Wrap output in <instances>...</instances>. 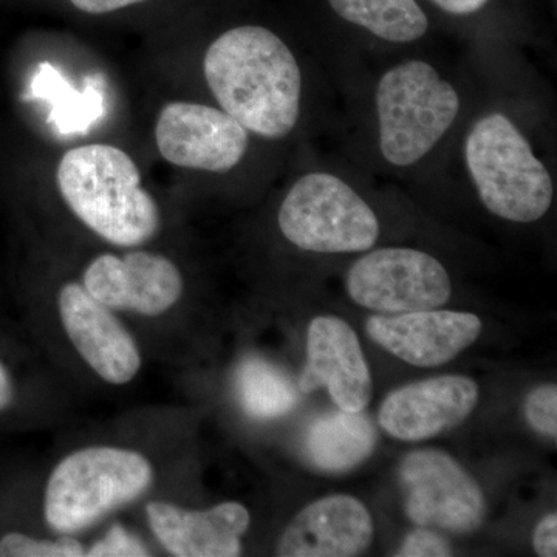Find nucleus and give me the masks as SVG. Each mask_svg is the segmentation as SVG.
Listing matches in <instances>:
<instances>
[{"instance_id":"nucleus-13","label":"nucleus","mask_w":557,"mask_h":557,"mask_svg":"<svg viewBox=\"0 0 557 557\" xmlns=\"http://www.w3.org/2000/svg\"><path fill=\"white\" fill-rule=\"evenodd\" d=\"M327 388L341 410L362 412L372 398V376L357 333L336 317L311 321L307 335V361L299 391L311 394Z\"/></svg>"},{"instance_id":"nucleus-21","label":"nucleus","mask_w":557,"mask_h":557,"mask_svg":"<svg viewBox=\"0 0 557 557\" xmlns=\"http://www.w3.org/2000/svg\"><path fill=\"white\" fill-rule=\"evenodd\" d=\"M2 557H81L86 548L76 539H36L22 533H9L0 539Z\"/></svg>"},{"instance_id":"nucleus-17","label":"nucleus","mask_w":557,"mask_h":557,"mask_svg":"<svg viewBox=\"0 0 557 557\" xmlns=\"http://www.w3.org/2000/svg\"><path fill=\"white\" fill-rule=\"evenodd\" d=\"M376 431L361 412L325 413L311 423L306 448L311 463L330 474H343L372 456Z\"/></svg>"},{"instance_id":"nucleus-10","label":"nucleus","mask_w":557,"mask_h":557,"mask_svg":"<svg viewBox=\"0 0 557 557\" xmlns=\"http://www.w3.org/2000/svg\"><path fill=\"white\" fill-rule=\"evenodd\" d=\"M83 287L113 311L160 317L177 306L183 277L172 260L148 251L101 255L83 274Z\"/></svg>"},{"instance_id":"nucleus-1","label":"nucleus","mask_w":557,"mask_h":557,"mask_svg":"<svg viewBox=\"0 0 557 557\" xmlns=\"http://www.w3.org/2000/svg\"><path fill=\"white\" fill-rule=\"evenodd\" d=\"M205 78L220 108L263 138L287 137L300 113L302 75L277 35L258 25L223 33L209 46Z\"/></svg>"},{"instance_id":"nucleus-3","label":"nucleus","mask_w":557,"mask_h":557,"mask_svg":"<svg viewBox=\"0 0 557 557\" xmlns=\"http://www.w3.org/2000/svg\"><path fill=\"white\" fill-rule=\"evenodd\" d=\"M152 463L134 449L89 446L51 471L44 518L51 530L75 534L141 497L153 482Z\"/></svg>"},{"instance_id":"nucleus-22","label":"nucleus","mask_w":557,"mask_h":557,"mask_svg":"<svg viewBox=\"0 0 557 557\" xmlns=\"http://www.w3.org/2000/svg\"><path fill=\"white\" fill-rule=\"evenodd\" d=\"M525 418L528 424L545 435V437H557V387L556 384H542L525 399Z\"/></svg>"},{"instance_id":"nucleus-14","label":"nucleus","mask_w":557,"mask_h":557,"mask_svg":"<svg viewBox=\"0 0 557 557\" xmlns=\"http://www.w3.org/2000/svg\"><path fill=\"white\" fill-rule=\"evenodd\" d=\"M478 383L468 376L446 375L418 381L388 394L379 420L388 435L421 442L457 426L478 408Z\"/></svg>"},{"instance_id":"nucleus-20","label":"nucleus","mask_w":557,"mask_h":557,"mask_svg":"<svg viewBox=\"0 0 557 557\" xmlns=\"http://www.w3.org/2000/svg\"><path fill=\"white\" fill-rule=\"evenodd\" d=\"M239 383L242 403L252 417H282L298 405V392L292 381L260 359L245 362Z\"/></svg>"},{"instance_id":"nucleus-12","label":"nucleus","mask_w":557,"mask_h":557,"mask_svg":"<svg viewBox=\"0 0 557 557\" xmlns=\"http://www.w3.org/2000/svg\"><path fill=\"white\" fill-rule=\"evenodd\" d=\"M366 330L373 343L416 368H440L478 341L482 321L463 311L423 310L372 317Z\"/></svg>"},{"instance_id":"nucleus-8","label":"nucleus","mask_w":557,"mask_h":557,"mask_svg":"<svg viewBox=\"0 0 557 557\" xmlns=\"http://www.w3.org/2000/svg\"><path fill=\"white\" fill-rule=\"evenodd\" d=\"M408 518L421 527L467 534L486 518V502L474 479L449 454L413 450L398 472Z\"/></svg>"},{"instance_id":"nucleus-19","label":"nucleus","mask_w":557,"mask_h":557,"mask_svg":"<svg viewBox=\"0 0 557 557\" xmlns=\"http://www.w3.org/2000/svg\"><path fill=\"white\" fill-rule=\"evenodd\" d=\"M33 97L51 101L50 123L61 134H76L89 129L104 115L100 91L87 86L78 91L49 62L39 65L32 81Z\"/></svg>"},{"instance_id":"nucleus-27","label":"nucleus","mask_w":557,"mask_h":557,"mask_svg":"<svg viewBox=\"0 0 557 557\" xmlns=\"http://www.w3.org/2000/svg\"><path fill=\"white\" fill-rule=\"evenodd\" d=\"M440 9L456 16H467L482 10L490 0H432Z\"/></svg>"},{"instance_id":"nucleus-15","label":"nucleus","mask_w":557,"mask_h":557,"mask_svg":"<svg viewBox=\"0 0 557 557\" xmlns=\"http://www.w3.org/2000/svg\"><path fill=\"white\" fill-rule=\"evenodd\" d=\"M150 531L161 547L177 557H237L251 515L237 502L208 509H186L170 502L146 507Z\"/></svg>"},{"instance_id":"nucleus-24","label":"nucleus","mask_w":557,"mask_h":557,"mask_svg":"<svg viewBox=\"0 0 557 557\" xmlns=\"http://www.w3.org/2000/svg\"><path fill=\"white\" fill-rule=\"evenodd\" d=\"M453 555L448 542L431 530L412 531L403 542L398 557H446Z\"/></svg>"},{"instance_id":"nucleus-18","label":"nucleus","mask_w":557,"mask_h":557,"mask_svg":"<svg viewBox=\"0 0 557 557\" xmlns=\"http://www.w3.org/2000/svg\"><path fill=\"white\" fill-rule=\"evenodd\" d=\"M344 21L387 42L409 44L423 38L429 28L416 0H329Z\"/></svg>"},{"instance_id":"nucleus-28","label":"nucleus","mask_w":557,"mask_h":557,"mask_svg":"<svg viewBox=\"0 0 557 557\" xmlns=\"http://www.w3.org/2000/svg\"><path fill=\"white\" fill-rule=\"evenodd\" d=\"M14 399V386L9 370L0 362V412L10 408Z\"/></svg>"},{"instance_id":"nucleus-4","label":"nucleus","mask_w":557,"mask_h":557,"mask_svg":"<svg viewBox=\"0 0 557 557\" xmlns=\"http://www.w3.org/2000/svg\"><path fill=\"white\" fill-rule=\"evenodd\" d=\"M469 175L491 214L516 223L544 218L552 207V175L519 127L504 113L482 116L465 143Z\"/></svg>"},{"instance_id":"nucleus-25","label":"nucleus","mask_w":557,"mask_h":557,"mask_svg":"<svg viewBox=\"0 0 557 557\" xmlns=\"http://www.w3.org/2000/svg\"><path fill=\"white\" fill-rule=\"evenodd\" d=\"M533 545L539 556H557L556 512H552V515L545 516V518L537 523L536 530H534Z\"/></svg>"},{"instance_id":"nucleus-26","label":"nucleus","mask_w":557,"mask_h":557,"mask_svg":"<svg viewBox=\"0 0 557 557\" xmlns=\"http://www.w3.org/2000/svg\"><path fill=\"white\" fill-rule=\"evenodd\" d=\"M76 9L90 14L112 13V11L145 2V0H70Z\"/></svg>"},{"instance_id":"nucleus-7","label":"nucleus","mask_w":557,"mask_h":557,"mask_svg":"<svg viewBox=\"0 0 557 557\" xmlns=\"http://www.w3.org/2000/svg\"><path fill=\"white\" fill-rule=\"evenodd\" d=\"M346 285L358 306L386 314L438 309L453 292L445 267L412 248L370 251L350 267Z\"/></svg>"},{"instance_id":"nucleus-11","label":"nucleus","mask_w":557,"mask_h":557,"mask_svg":"<svg viewBox=\"0 0 557 557\" xmlns=\"http://www.w3.org/2000/svg\"><path fill=\"white\" fill-rule=\"evenodd\" d=\"M58 310L70 343L102 381L124 386L138 375L143 359L137 341L115 311L95 299L83 284L69 282L61 288Z\"/></svg>"},{"instance_id":"nucleus-16","label":"nucleus","mask_w":557,"mask_h":557,"mask_svg":"<svg viewBox=\"0 0 557 557\" xmlns=\"http://www.w3.org/2000/svg\"><path fill=\"white\" fill-rule=\"evenodd\" d=\"M372 516L358 498L336 494L319 498L285 528L277 544L282 557H351L373 541Z\"/></svg>"},{"instance_id":"nucleus-9","label":"nucleus","mask_w":557,"mask_h":557,"mask_svg":"<svg viewBox=\"0 0 557 557\" xmlns=\"http://www.w3.org/2000/svg\"><path fill=\"white\" fill-rule=\"evenodd\" d=\"M161 157L188 170L228 172L244 160L248 131L225 110L171 102L156 127Z\"/></svg>"},{"instance_id":"nucleus-23","label":"nucleus","mask_w":557,"mask_h":557,"mask_svg":"<svg viewBox=\"0 0 557 557\" xmlns=\"http://www.w3.org/2000/svg\"><path fill=\"white\" fill-rule=\"evenodd\" d=\"M86 556H150L148 547L139 539L132 536L126 528L113 525L106 536L86 549Z\"/></svg>"},{"instance_id":"nucleus-5","label":"nucleus","mask_w":557,"mask_h":557,"mask_svg":"<svg viewBox=\"0 0 557 557\" xmlns=\"http://www.w3.org/2000/svg\"><path fill=\"white\" fill-rule=\"evenodd\" d=\"M375 104L381 153L397 168L423 160L460 112L456 87L420 60L387 70L376 87Z\"/></svg>"},{"instance_id":"nucleus-6","label":"nucleus","mask_w":557,"mask_h":557,"mask_svg":"<svg viewBox=\"0 0 557 557\" xmlns=\"http://www.w3.org/2000/svg\"><path fill=\"white\" fill-rule=\"evenodd\" d=\"M277 223L289 244L324 255L368 251L380 237L379 218L368 201L327 172H310L292 186Z\"/></svg>"},{"instance_id":"nucleus-2","label":"nucleus","mask_w":557,"mask_h":557,"mask_svg":"<svg viewBox=\"0 0 557 557\" xmlns=\"http://www.w3.org/2000/svg\"><path fill=\"white\" fill-rule=\"evenodd\" d=\"M57 178L73 214L109 244L138 247L160 228L159 205L143 188L135 161L115 146L69 150Z\"/></svg>"}]
</instances>
